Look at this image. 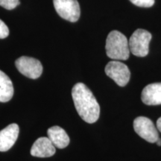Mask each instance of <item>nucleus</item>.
<instances>
[{"instance_id":"4","label":"nucleus","mask_w":161,"mask_h":161,"mask_svg":"<svg viewBox=\"0 0 161 161\" xmlns=\"http://www.w3.org/2000/svg\"><path fill=\"white\" fill-rule=\"evenodd\" d=\"M55 9L63 19L75 23L79 19L80 9L77 0H53Z\"/></svg>"},{"instance_id":"5","label":"nucleus","mask_w":161,"mask_h":161,"mask_svg":"<svg viewBox=\"0 0 161 161\" xmlns=\"http://www.w3.org/2000/svg\"><path fill=\"white\" fill-rule=\"evenodd\" d=\"M134 128L136 134L147 142L154 143L159 138L158 128L148 118L139 116L134 121Z\"/></svg>"},{"instance_id":"12","label":"nucleus","mask_w":161,"mask_h":161,"mask_svg":"<svg viewBox=\"0 0 161 161\" xmlns=\"http://www.w3.org/2000/svg\"><path fill=\"white\" fill-rule=\"evenodd\" d=\"M13 96L14 86L11 80L0 70V102H9Z\"/></svg>"},{"instance_id":"6","label":"nucleus","mask_w":161,"mask_h":161,"mask_svg":"<svg viewBox=\"0 0 161 161\" xmlns=\"http://www.w3.org/2000/svg\"><path fill=\"white\" fill-rule=\"evenodd\" d=\"M15 65L20 73L31 79L38 78L43 72L41 63L34 58L20 57L15 61Z\"/></svg>"},{"instance_id":"10","label":"nucleus","mask_w":161,"mask_h":161,"mask_svg":"<svg viewBox=\"0 0 161 161\" xmlns=\"http://www.w3.org/2000/svg\"><path fill=\"white\" fill-rule=\"evenodd\" d=\"M142 102L147 105L161 104V83H153L142 90L141 95Z\"/></svg>"},{"instance_id":"15","label":"nucleus","mask_w":161,"mask_h":161,"mask_svg":"<svg viewBox=\"0 0 161 161\" xmlns=\"http://www.w3.org/2000/svg\"><path fill=\"white\" fill-rule=\"evenodd\" d=\"M9 35V29L6 24L2 19H0V39L6 38Z\"/></svg>"},{"instance_id":"3","label":"nucleus","mask_w":161,"mask_h":161,"mask_svg":"<svg viewBox=\"0 0 161 161\" xmlns=\"http://www.w3.org/2000/svg\"><path fill=\"white\" fill-rule=\"evenodd\" d=\"M152 37V34L146 30H136L128 41L130 52L137 57H146L149 52V43Z\"/></svg>"},{"instance_id":"13","label":"nucleus","mask_w":161,"mask_h":161,"mask_svg":"<svg viewBox=\"0 0 161 161\" xmlns=\"http://www.w3.org/2000/svg\"><path fill=\"white\" fill-rule=\"evenodd\" d=\"M19 5V0H0V6L7 10L15 8Z\"/></svg>"},{"instance_id":"17","label":"nucleus","mask_w":161,"mask_h":161,"mask_svg":"<svg viewBox=\"0 0 161 161\" xmlns=\"http://www.w3.org/2000/svg\"><path fill=\"white\" fill-rule=\"evenodd\" d=\"M157 144H158V146H161V139H160V138H158V140H157Z\"/></svg>"},{"instance_id":"16","label":"nucleus","mask_w":161,"mask_h":161,"mask_svg":"<svg viewBox=\"0 0 161 161\" xmlns=\"http://www.w3.org/2000/svg\"><path fill=\"white\" fill-rule=\"evenodd\" d=\"M157 128L161 132V117L159 118L157 121Z\"/></svg>"},{"instance_id":"8","label":"nucleus","mask_w":161,"mask_h":161,"mask_svg":"<svg viewBox=\"0 0 161 161\" xmlns=\"http://www.w3.org/2000/svg\"><path fill=\"white\" fill-rule=\"evenodd\" d=\"M19 126L13 123L0 130V152H7L13 147L19 136Z\"/></svg>"},{"instance_id":"1","label":"nucleus","mask_w":161,"mask_h":161,"mask_svg":"<svg viewBox=\"0 0 161 161\" xmlns=\"http://www.w3.org/2000/svg\"><path fill=\"white\" fill-rule=\"evenodd\" d=\"M72 96L76 110L80 118L92 124L98 119L100 107L95 96L83 83H78L72 90Z\"/></svg>"},{"instance_id":"9","label":"nucleus","mask_w":161,"mask_h":161,"mask_svg":"<svg viewBox=\"0 0 161 161\" xmlns=\"http://www.w3.org/2000/svg\"><path fill=\"white\" fill-rule=\"evenodd\" d=\"M55 146L49 137H40L34 142L31 154L37 158H50L55 154Z\"/></svg>"},{"instance_id":"14","label":"nucleus","mask_w":161,"mask_h":161,"mask_svg":"<svg viewBox=\"0 0 161 161\" xmlns=\"http://www.w3.org/2000/svg\"><path fill=\"white\" fill-rule=\"evenodd\" d=\"M130 1L134 5L142 8H150L154 4V0H130Z\"/></svg>"},{"instance_id":"11","label":"nucleus","mask_w":161,"mask_h":161,"mask_svg":"<svg viewBox=\"0 0 161 161\" xmlns=\"http://www.w3.org/2000/svg\"><path fill=\"white\" fill-rule=\"evenodd\" d=\"M48 137L54 146L58 148H66L69 144V137L63 128L59 126H53L47 130Z\"/></svg>"},{"instance_id":"2","label":"nucleus","mask_w":161,"mask_h":161,"mask_svg":"<svg viewBox=\"0 0 161 161\" xmlns=\"http://www.w3.org/2000/svg\"><path fill=\"white\" fill-rule=\"evenodd\" d=\"M106 54L113 60H128L130 55L129 44L127 37L118 31L110 32L106 40Z\"/></svg>"},{"instance_id":"7","label":"nucleus","mask_w":161,"mask_h":161,"mask_svg":"<svg viewBox=\"0 0 161 161\" xmlns=\"http://www.w3.org/2000/svg\"><path fill=\"white\" fill-rule=\"evenodd\" d=\"M105 73L120 86H125L130 77V72L128 66L122 62L116 60L110 61L107 64Z\"/></svg>"}]
</instances>
